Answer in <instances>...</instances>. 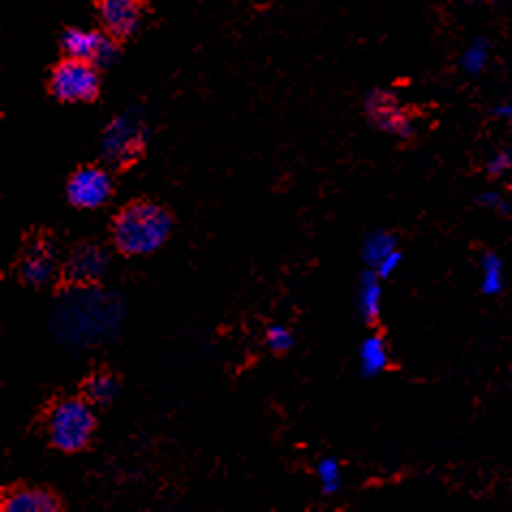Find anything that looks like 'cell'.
Returning <instances> with one entry per match:
<instances>
[{
	"instance_id": "1",
	"label": "cell",
	"mask_w": 512,
	"mask_h": 512,
	"mask_svg": "<svg viewBox=\"0 0 512 512\" xmlns=\"http://www.w3.org/2000/svg\"><path fill=\"white\" fill-rule=\"evenodd\" d=\"M173 213L168 207L136 198L123 205L110 224V239L123 256H147L160 250L173 233Z\"/></svg>"
},
{
	"instance_id": "2",
	"label": "cell",
	"mask_w": 512,
	"mask_h": 512,
	"mask_svg": "<svg viewBox=\"0 0 512 512\" xmlns=\"http://www.w3.org/2000/svg\"><path fill=\"white\" fill-rule=\"evenodd\" d=\"M93 407L95 405L82 394L61 396L52 401L44 414V431L50 446L65 454H76L89 448L97 431Z\"/></svg>"
},
{
	"instance_id": "3",
	"label": "cell",
	"mask_w": 512,
	"mask_h": 512,
	"mask_svg": "<svg viewBox=\"0 0 512 512\" xmlns=\"http://www.w3.org/2000/svg\"><path fill=\"white\" fill-rule=\"evenodd\" d=\"M61 263L59 241H56L54 233L50 229H37L22 239V248L13 269H16V276L24 287L41 289L54 278H59Z\"/></svg>"
},
{
	"instance_id": "4",
	"label": "cell",
	"mask_w": 512,
	"mask_h": 512,
	"mask_svg": "<svg viewBox=\"0 0 512 512\" xmlns=\"http://www.w3.org/2000/svg\"><path fill=\"white\" fill-rule=\"evenodd\" d=\"M108 272V252L93 239L78 241L63 256L56 287L61 289H89L104 280Z\"/></svg>"
},
{
	"instance_id": "5",
	"label": "cell",
	"mask_w": 512,
	"mask_h": 512,
	"mask_svg": "<svg viewBox=\"0 0 512 512\" xmlns=\"http://www.w3.org/2000/svg\"><path fill=\"white\" fill-rule=\"evenodd\" d=\"M50 93L63 104L95 102L99 95V67L67 56L52 69Z\"/></svg>"
},
{
	"instance_id": "6",
	"label": "cell",
	"mask_w": 512,
	"mask_h": 512,
	"mask_svg": "<svg viewBox=\"0 0 512 512\" xmlns=\"http://www.w3.org/2000/svg\"><path fill=\"white\" fill-rule=\"evenodd\" d=\"M145 147V125L134 112H125L106 127L104 158L119 170L136 164Z\"/></svg>"
},
{
	"instance_id": "7",
	"label": "cell",
	"mask_w": 512,
	"mask_h": 512,
	"mask_svg": "<svg viewBox=\"0 0 512 512\" xmlns=\"http://www.w3.org/2000/svg\"><path fill=\"white\" fill-rule=\"evenodd\" d=\"M65 194L71 207L82 211L99 209L115 194V179L102 166L84 164L69 175Z\"/></svg>"
},
{
	"instance_id": "8",
	"label": "cell",
	"mask_w": 512,
	"mask_h": 512,
	"mask_svg": "<svg viewBox=\"0 0 512 512\" xmlns=\"http://www.w3.org/2000/svg\"><path fill=\"white\" fill-rule=\"evenodd\" d=\"M106 31H87V28H67L61 37V48L71 59H82L102 67H110L119 59V46Z\"/></svg>"
},
{
	"instance_id": "9",
	"label": "cell",
	"mask_w": 512,
	"mask_h": 512,
	"mask_svg": "<svg viewBox=\"0 0 512 512\" xmlns=\"http://www.w3.org/2000/svg\"><path fill=\"white\" fill-rule=\"evenodd\" d=\"M5 512H59L65 510L61 495L48 487H35L20 482V485L5 487L3 502Z\"/></svg>"
},
{
	"instance_id": "10",
	"label": "cell",
	"mask_w": 512,
	"mask_h": 512,
	"mask_svg": "<svg viewBox=\"0 0 512 512\" xmlns=\"http://www.w3.org/2000/svg\"><path fill=\"white\" fill-rule=\"evenodd\" d=\"M97 16L108 35L130 39L142 24V3L140 0H99Z\"/></svg>"
},
{
	"instance_id": "11",
	"label": "cell",
	"mask_w": 512,
	"mask_h": 512,
	"mask_svg": "<svg viewBox=\"0 0 512 512\" xmlns=\"http://www.w3.org/2000/svg\"><path fill=\"white\" fill-rule=\"evenodd\" d=\"M366 112L368 117L373 119V123L381 127V130L401 138H409L414 134V125H411V119L405 112V108L398 104L396 97L390 93H383V91L373 93L366 102Z\"/></svg>"
},
{
	"instance_id": "12",
	"label": "cell",
	"mask_w": 512,
	"mask_h": 512,
	"mask_svg": "<svg viewBox=\"0 0 512 512\" xmlns=\"http://www.w3.org/2000/svg\"><path fill=\"white\" fill-rule=\"evenodd\" d=\"M80 394L87 398L89 403L106 407L121 394V379L115 371L106 366L93 368V371L82 379Z\"/></svg>"
},
{
	"instance_id": "13",
	"label": "cell",
	"mask_w": 512,
	"mask_h": 512,
	"mask_svg": "<svg viewBox=\"0 0 512 512\" xmlns=\"http://www.w3.org/2000/svg\"><path fill=\"white\" fill-rule=\"evenodd\" d=\"M480 289L485 295H497L504 289V263L495 252H487L480 261Z\"/></svg>"
},
{
	"instance_id": "14",
	"label": "cell",
	"mask_w": 512,
	"mask_h": 512,
	"mask_svg": "<svg viewBox=\"0 0 512 512\" xmlns=\"http://www.w3.org/2000/svg\"><path fill=\"white\" fill-rule=\"evenodd\" d=\"M360 360H362V368L366 375H377L388 366V362H390L388 347H386V343H383L381 336H373L366 340V343L362 345V351H360Z\"/></svg>"
},
{
	"instance_id": "15",
	"label": "cell",
	"mask_w": 512,
	"mask_h": 512,
	"mask_svg": "<svg viewBox=\"0 0 512 512\" xmlns=\"http://www.w3.org/2000/svg\"><path fill=\"white\" fill-rule=\"evenodd\" d=\"M379 300H381V287L375 276H368L362 284V295H360V306L366 319L375 321L379 315Z\"/></svg>"
},
{
	"instance_id": "16",
	"label": "cell",
	"mask_w": 512,
	"mask_h": 512,
	"mask_svg": "<svg viewBox=\"0 0 512 512\" xmlns=\"http://www.w3.org/2000/svg\"><path fill=\"white\" fill-rule=\"evenodd\" d=\"M489 61V46L485 44V41L478 39L474 41L472 46H467V50L463 52V69L467 71V74H480L482 69H485Z\"/></svg>"
},
{
	"instance_id": "17",
	"label": "cell",
	"mask_w": 512,
	"mask_h": 512,
	"mask_svg": "<svg viewBox=\"0 0 512 512\" xmlns=\"http://www.w3.org/2000/svg\"><path fill=\"white\" fill-rule=\"evenodd\" d=\"M394 250H396V241L388 233H377L375 237L366 241V259L373 265H379Z\"/></svg>"
},
{
	"instance_id": "18",
	"label": "cell",
	"mask_w": 512,
	"mask_h": 512,
	"mask_svg": "<svg viewBox=\"0 0 512 512\" xmlns=\"http://www.w3.org/2000/svg\"><path fill=\"white\" fill-rule=\"evenodd\" d=\"M267 347L274 353H287L293 347V336L282 325H272L267 330Z\"/></svg>"
},
{
	"instance_id": "19",
	"label": "cell",
	"mask_w": 512,
	"mask_h": 512,
	"mask_svg": "<svg viewBox=\"0 0 512 512\" xmlns=\"http://www.w3.org/2000/svg\"><path fill=\"white\" fill-rule=\"evenodd\" d=\"M512 168V153L497 151L493 158L487 162V173L491 177H502Z\"/></svg>"
},
{
	"instance_id": "20",
	"label": "cell",
	"mask_w": 512,
	"mask_h": 512,
	"mask_svg": "<svg viewBox=\"0 0 512 512\" xmlns=\"http://www.w3.org/2000/svg\"><path fill=\"white\" fill-rule=\"evenodd\" d=\"M478 203L489 207L491 211H497V213H508V211H510V205H508L506 198H504L502 194H497V192L482 194V196L478 198Z\"/></svg>"
},
{
	"instance_id": "21",
	"label": "cell",
	"mask_w": 512,
	"mask_h": 512,
	"mask_svg": "<svg viewBox=\"0 0 512 512\" xmlns=\"http://www.w3.org/2000/svg\"><path fill=\"white\" fill-rule=\"evenodd\" d=\"M321 478H323V485L327 491H336L338 485V465L336 461H323L321 463Z\"/></svg>"
},
{
	"instance_id": "22",
	"label": "cell",
	"mask_w": 512,
	"mask_h": 512,
	"mask_svg": "<svg viewBox=\"0 0 512 512\" xmlns=\"http://www.w3.org/2000/svg\"><path fill=\"white\" fill-rule=\"evenodd\" d=\"M398 263H401V252L394 250L392 254H388L386 259H383L379 265H377V274L379 278H388L394 269L398 267Z\"/></svg>"
},
{
	"instance_id": "23",
	"label": "cell",
	"mask_w": 512,
	"mask_h": 512,
	"mask_svg": "<svg viewBox=\"0 0 512 512\" xmlns=\"http://www.w3.org/2000/svg\"><path fill=\"white\" fill-rule=\"evenodd\" d=\"M495 115L497 117H504V119H512V104H502L495 108Z\"/></svg>"
},
{
	"instance_id": "24",
	"label": "cell",
	"mask_w": 512,
	"mask_h": 512,
	"mask_svg": "<svg viewBox=\"0 0 512 512\" xmlns=\"http://www.w3.org/2000/svg\"><path fill=\"white\" fill-rule=\"evenodd\" d=\"M467 3H474V5H478V3H487V0H467Z\"/></svg>"
},
{
	"instance_id": "25",
	"label": "cell",
	"mask_w": 512,
	"mask_h": 512,
	"mask_svg": "<svg viewBox=\"0 0 512 512\" xmlns=\"http://www.w3.org/2000/svg\"><path fill=\"white\" fill-rule=\"evenodd\" d=\"M510 132H512V119H510Z\"/></svg>"
},
{
	"instance_id": "26",
	"label": "cell",
	"mask_w": 512,
	"mask_h": 512,
	"mask_svg": "<svg viewBox=\"0 0 512 512\" xmlns=\"http://www.w3.org/2000/svg\"><path fill=\"white\" fill-rule=\"evenodd\" d=\"M510 194H512V183H510Z\"/></svg>"
},
{
	"instance_id": "27",
	"label": "cell",
	"mask_w": 512,
	"mask_h": 512,
	"mask_svg": "<svg viewBox=\"0 0 512 512\" xmlns=\"http://www.w3.org/2000/svg\"><path fill=\"white\" fill-rule=\"evenodd\" d=\"M510 388H512V381H510Z\"/></svg>"
}]
</instances>
